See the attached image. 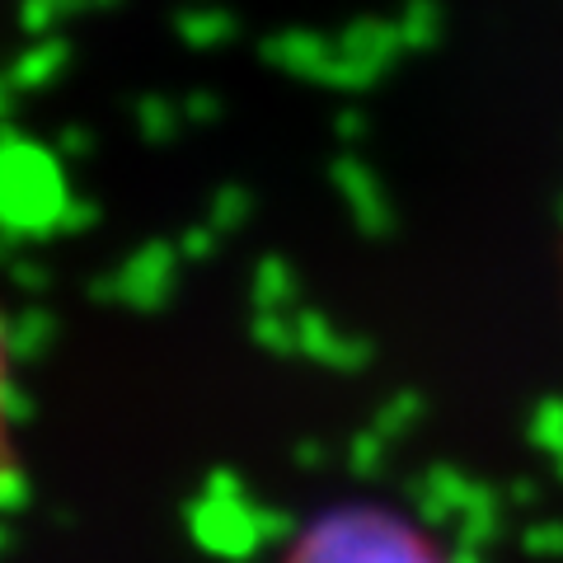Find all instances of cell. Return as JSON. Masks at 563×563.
Here are the masks:
<instances>
[{
  "instance_id": "cell-1",
  "label": "cell",
  "mask_w": 563,
  "mask_h": 563,
  "mask_svg": "<svg viewBox=\"0 0 563 563\" xmlns=\"http://www.w3.org/2000/svg\"><path fill=\"white\" fill-rule=\"evenodd\" d=\"M282 563H451L422 526L385 507H339L310 521Z\"/></svg>"
},
{
  "instance_id": "cell-2",
  "label": "cell",
  "mask_w": 563,
  "mask_h": 563,
  "mask_svg": "<svg viewBox=\"0 0 563 563\" xmlns=\"http://www.w3.org/2000/svg\"><path fill=\"white\" fill-rule=\"evenodd\" d=\"M14 357H10V324L0 310V507L20 493V442H14Z\"/></svg>"
}]
</instances>
